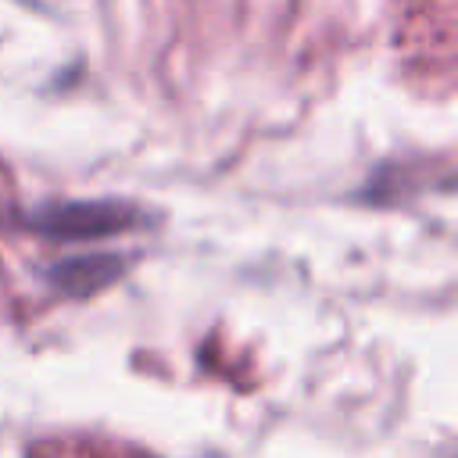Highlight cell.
<instances>
[{
  "label": "cell",
  "instance_id": "cell-1",
  "mask_svg": "<svg viewBox=\"0 0 458 458\" xmlns=\"http://www.w3.org/2000/svg\"><path fill=\"white\" fill-rule=\"evenodd\" d=\"M29 222L36 225V233L61 236V240H82V236H104V233H118L122 225H132V222H140V211L136 208H122V204L89 200V204L43 208Z\"/></svg>",
  "mask_w": 458,
  "mask_h": 458
}]
</instances>
